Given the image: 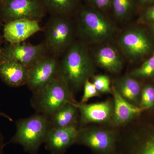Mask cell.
Wrapping results in <instances>:
<instances>
[{
  "mask_svg": "<svg viewBox=\"0 0 154 154\" xmlns=\"http://www.w3.org/2000/svg\"><path fill=\"white\" fill-rule=\"evenodd\" d=\"M77 29L82 41L87 45L106 42L115 32L113 23L109 19L99 11L90 8L78 11Z\"/></svg>",
  "mask_w": 154,
  "mask_h": 154,
  "instance_id": "obj_3",
  "label": "cell"
},
{
  "mask_svg": "<svg viewBox=\"0 0 154 154\" xmlns=\"http://www.w3.org/2000/svg\"><path fill=\"white\" fill-rule=\"evenodd\" d=\"M140 2L141 4H147L154 2V0H140Z\"/></svg>",
  "mask_w": 154,
  "mask_h": 154,
  "instance_id": "obj_31",
  "label": "cell"
},
{
  "mask_svg": "<svg viewBox=\"0 0 154 154\" xmlns=\"http://www.w3.org/2000/svg\"><path fill=\"white\" fill-rule=\"evenodd\" d=\"M141 107L149 109L154 105V88L150 85H146L142 90L140 98Z\"/></svg>",
  "mask_w": 154,
  "mask_h": 154,
  "instance_id": "obj_23",
  "label": "cell"
},
{
  "mask_svg": "<svg viewBox=\"0 0 154 154\" xmlns=\"http://www.w3.org/2000/svg\"><path fill=\"white\" fill-rule=\"evenodd\" d=\"M2 36L0 34V63L4 60V56H3L2 52V48L1 47L2 44Z\"/></svg>",
  "mask_w": 154,
  "mask_h": 154,
  "instance_id": "obj_29",
  "label": "cell"
},
{
  "mask_svg": "<svg viewBox=\"0 0 154 154\" xmlns=\"http://www.w3.org/2000/svg\"><path fill=\"white\" fill-rule=\"evenodd\" d=\"M76 105L82 125L91 123H106L112 119L113 103L111 101L90 104L77 103Z\"/></svg>",
  "mask_w": 154,
  "mask_h": 154,
  "instance_id": "obj_13",
  "label": "cell"
},
{
  "mask_svg": "<svg viewBox=\"0 0 154 154\" xmlns=\"http://www.w3.org/2000/svg\"><path fill=\"white\" fill-rule=\"evenodd\" d=\"M47 12L40 0H3L0 3L2 23L26 19L39 22Z\"/></svg>",
  "mask_w": 154,
  "mask_h": 154,
  "instance_id": "obj_6",
  "label": "cell"
},
{
  "mask_svg": "<svg viewBox=\"0 0 154 154\" xmlns=\"http://www.w3.org/2000/svg\"><path fill=\"white\" fill-rule=\"evenodd\" d=\"M112 89L114 99L112 119L116 124L120 125L128 123L145 110L127 101L119 94L113 86Z\"/></svg>",
  "mask_w": 154,
  "mask_h": 154,
  "instance_id": "obj_15",
  "label": "cell"
},
{
  "mask_svg": "<svg viewBox=\"0 0 154 154\" xmlns=\"http://www.w3.org/2000/svg\"><path fill=\"white\" fill-rule=\"evenodd\" d=\"M113 87L122 98L137 106L141 91L139 84L134 78L131 76L122 77L116 80Z\"/></svg>",
  "mask_w": 154,
  "mask_h": 154,
  "instance_id": "obj_18",
  "label": "cell"
},
{
  "mask_svg": "<svg viewBox=\"0 0 154 154\" xmlns=\"http://www.w3.org/2000/svg\"><path fill=\"white\" fill-rule=\"evenodd\" d=\"M119 43L127 57L132 60L147 55L152 48L145 33L136 28H131L124 32L119 38Z\"/></svg>",
  "mask_w": 154,
  "mask_h": 154,
  "instance_id": "obj_10",
  "label": "cell"
},
{
  "mask_svg": "<svg viewBox=\"0 0 154 154\" xmlns=\"http://www.w3.org/2000/svg\"><path fill=\"white\" fill-rule=\"evenodd\" d=\"M79 129L76 125L51 128L45 142V148L51 154H63L76 143Z\"/></svg>",
  "mask_w": 154,
  "mask_h": 154,
  "instance_id": "obj_11",
  "label": "cell"
},
{
  "mask_svg": "<svg viewBox=\"0 0 154 154\" xmlns=\"http://www.w3.org/2000/svg\"><path fill=\"white\" fill-rule=\"evenodd\" d=\"M30 102L37 113L48 117L67 103L75 102L72 92L59 74L43 90L33 94Z\"/></svg>",
  "mask_w": 154,
  "mask_h": 154,
  "instance_id": "obj_4",
  "label": "cell"
},
{
  "mask_svg": "<svg viewBox=\"0 0 154 154\" xmlns=\"http://www.w3.org/2000/svg\"><path fill=\"white\" fill-rule=\"evenodd\" d=\"M45 42L50 52L63 55L74 42V30L69 17L51 16L44 27Z\"/></svg>",
  "mask_w": 154,
  "mask_h": 154,
  "instance_id": "obj_5",
  "label": "cell"
},
{
  "mask_svg": "<svg viewBox=\"0 0 154 154\" xmlns=\"http://www.w3.org/2000/svg\"><path fill=\"white\" fill-rule=\"evenodd\" d=\"M152 30L154 32V25L152 26Z\"/></svg>",
  "mask_w": 154,
  "mask_h": 154,
  "instance_id": "obj_33",
  "label": "cell"
},
{
  "mask_svg": "<svg viewBox=\"0 0 154 154\" xmlns=\"http://www.w3.org/2000/svg\"><path fill=\"white\" fill-rule=\"evenodd\" d=\"M154 75V55L146 61L141 66L131 72L133 78H146Z\"/></svg>",
  "mask_w": 154,
  "mask_h": 154,
  "instance_id": "obj_21",
  "label": "cell"
},
{
  "mask_svg": "<svg viewBox=\"0 0 154 154\" xmlns=\"http://www.w3.org/2000/svg\"><path fill=\"white\" fill-rule=\"evenodd\" d=\"M51 16L69 17L77 11L79 0H40Z\"/></svg>",
  "mask_w": 154,
  "mask_h": 154,
  "instance_id": "obj_19",
  "label": "cell"
},
{
  "mask_svg": "<svg viewBox=\"0 0 154 154\" xmlns=\"http://www.w3.org/2000/svg\"><path fill=\"white\" fill-rule=\"evenodd\" d=\"M115 142L113 131L92 127L79 129L76 141L77 143L87 146L99 154H113Z\"/></svg>",
  "mask_w": 154,
  "mask_h": 154,
  "instance_id": "obj_8",
  "label": "cell"
},
{
  "mask_svg": "<svg viewBox=\"0 0 154 154\" xmlns=\"http://www.w3.org/2000/svg\"><path fill=\"white\" fill-rule=\"evenodd\" d=\"M94 72L93 58L88 45L82 40L75 41L59 62L58 74L73 94L83 88Z\"/></svg>",
  "mask_w": 154,
  "mask_h": 154,
  "instance_id": "obj_1",
  "label": "cell"
},
{
  "mask_svg": "<svg viewBox=\"0 0 154 154\" xmlns=\"http://www.w3.org/2000/svg\"><path fill=\"white\" fill-rule=\"evenodd\" d=\"M5 144L4 143V137L0 132V154H4V147Z\"/></svg>",
  "mask_w": 154,
  "mask_h": 154,
  "instance_id": "obj_28",
  "label": "cell"
},
{
  "mask_svg": "<svg viewBox=\"0 0 154 154\" xmlns=\"http://www.w3.org/2000/svg\"><path fill=\"white\" fill-rule=\"evenodd\" d=\"M41 30L38 21L18 19L5 23L3 26V37L8 43H20L24 42Z\"/></svg>",
  "mask_w": 154,
  "mask_h": 154,
  "instance_id": "obj_12",
  "label": "cell"
},
{
  "mask_svg": "<svg viewBox=\"0 0 154 154\" xmlns=\"http://www.w3.org/2000/svg\"><path fill=\"white\" fill-rule=\"evenodd\" d=\"M143 18L146 22H154V5L146 10Z\"/></svg>",
  "mask_w": 154,
  "mask_h": 154,
  "instance_id": "obj_27",
  "label": "cell"
},
{
  "mask_svg": "<svg viewBox=\"0 0 154 154\" xmlns=\"http://www.w3.org/2000/svg\"><path fill=\"white\" fill-rule=\"evenodd\" d=\"M84 94L82 97L81 103H86L91 98L100 96V93L96 90L92 82L88 80L84 84Z\"/></svg>",
  "mask_w": 154,
  "mask_h": 154,
  "instance_id": "obj_25",
  "label": "cell"
},
{
  "mask_svg": "<svg viewBox=\"0 0 154 154\" xmlns=\"http://www.w3.org/2000/svg\"><path fill=\"white\" fill-rule=\"evenodd\" d=\"M76 102H69L64 105L48 119L51 128L66 127L76 125L79 109Z\"/></svg>",
  "mask_w": 154,
  "mask_h": 154,
  "instance_id": "obj_17",
  "label": "cell"
},
{
  "mask_svg": "<svg viewBox=\"0 0 154 154\" xmlns=\"http://www.w3.org/2000/svg\"><path fill=\"white\" fill-rule=\"evenodd\" d=\"M51 128L48 116L36 113L17 122L16 132L9 143L18 144L27 152L36 154Z\"/></svg>",
  "mask_w": 154,
  "mask_h": 154,
  "instance_id": "obj_2",
  "label": "cell"
},
{
  "mask_svg": "<svg viewBox=\"0 0 154 154\" xmlns=\"http://www.w3.org/2000/svg\"><path fill=\"white\" fill-rule=\"evenodd\" d=\"M4 60L18 62L29 68L44 56L50 53L44 42L32 45L25 42L9 43L2 48Z\"/></svg>",
  "mask_w": 154,
  "mask_h": 154,
  "instance_id": "obj_9",
  "label": "cell"
},
{
  "mask_svg": "<svg viewBox=\"0 0 154 154\" xmlns=\"http://www.w3.org/2000/svg\"><path fill=\"white\" fill-rule=\"evenodd\" d=\"M111 4L116 17L120 20L127 19L131 14L132 0H111Z\"/></svg>",
  "mask_w": 154,
  "mask_h": 154,
  "instance_id": "obj_20",
  "label": "cell"
},
{
  "mask_svg": "<svg viewBox=\"0 0 154 154\" xmlns=\"http://www.w3.org/2000/svg\"><path fill=\"white\" fill-rule=\"evenodd\" d=\"M99 66L112 73H118L122 69V60L118 51L110 46H105L97 50L95 54Z\"/></svg>",
  "mask_w": 154,
  "mask_h": 154,
  "instance_id": "obj_16",
  "label": "cell"
},
{
  "mask_svg": "<svg viewBox=\"0 0 154 154\" xmlns=\"http://www.w3.org/2000/svg\"><path fill=\"white\" fill-rule=\"evenodd\" d=\"M136 154H154V133L146 136Z\"/></svg>",
  "mask_w": 154,
  "mask_h": 154,
  "instance_id": "obj_24",
  "label": "cell"
},
{
  "mask_svg": "<svg viewBox=\"0 0 154 154\" xmlns=\"http://www.w3.org/2000/svg\"><path fill=\"white\" fill-rule=\"evenodd\" d=\"M28 73V68L16 61L4 60L0 63V78L10 87L26 85Z\"/></svg>",
  "mask_w": 154,
  "mask_h": 154,
  "instance_id": "obj_14",
  "label": "cell"
},
{
  "mask_svg": "<svg viewBox=\"0 0 154 154\" xmlns=\"http://www.w3.org/2000/svg\"><path fill=\"white\" fill-rule=\"evenodd\" d=\"M59 62L57 57L50 53L28 68L26 85L33 94L43 90L57 76Z\"/></svg>",
  "mask_w": 154,
  "mask_h": 154,
  "instance_id": "obj_7",
  "label": "cell"
},
{
  "mask_svg": "<svg viewBox=\"0 0 154 154\" xmlns=\"http://www.w3.org/2000/svg\"><path fill=\"white\" fill-rule=\"evenodd\" d=\"M95 7L99 9H105L111 3V0H90Z\"/></svg>",
  "mask_w": 154,
  "mask_h": 154,
  "instance_id": "obj_26",
  "label": "cell"
},
{
  "mask_svg": "<svg viewBox=\"0 0 154 154\" xmlns=\"http://www.w3.org/2000/svg\"><path fill=\"white\" fill-rule=\"evenodd\" d=\"M2 20L0 19V28H1V26H2Z\"/></svg>",
  "mask_w": 154,
  "mask_h": 154,
  "instance_id": "obj_32",
  "label": "cell"
},
{
  "mask_svg": "<svg viewBox=\"0 0 154 154\" xmlns=\"http://www.w3.org/2000/svg\"><path fill=\"white\" fill-rule=\"evenodd\" d=\"M92 83L99 93L109 94L112 93L110 87V79L109 77L104 75H99L93 77Z\"/></svg>",
  "mask_w": 154,
  "mask_h": 154,
  "instance_id": "obj_22",
  "label": "cell"
},
{
  "mask_svg": "<svg viewBox=\"0 0 154 154\" xmlns=\"http://www.w3.org/2000/svg\"><path fill=\"white\" fill-rule=\"evenodd\" d=\"M3 0H0V3H1L2 2H3Z\"/></svg>",
  "mask_w": 154,
  "mask_h": 154,
  "instance_id": "obj_34",
  "label": "cell"
},
{
  "mask_svg": "<svg viewBox=\"0 0 154 154\" xmlns=\"http://www.w3.org/2000/svg\"><path fill=\"white\" fill-rule=\"evenodd\" d=\"M0 116L7 118V119H8L10 121H12V119L10 116L7 115V114H5V113H2V112H0Z\"/></svg>",
  "mask_w": 154,
  "mask_h": 154,
  "instance_id": "obj_30",
  "label": "cell"
}]
</instances>
